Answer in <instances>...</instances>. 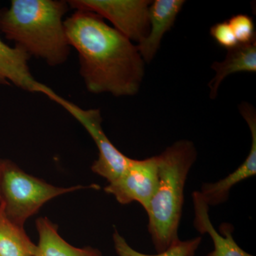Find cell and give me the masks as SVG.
Returning a JSON list of instances; mask_svg holds the SVG:
<instances>
[{
    "label": "cell",
    "mask_w": 256,
    "mask_h": 256,
    "mask_svg": "<svg viewBox=\"0 0 256 256\" xmlns=\"http://www.w3.org/2000/svg\"><path fill=\"white\" fill-rule=\"evenodd\" d=\"M70 47L78 54L80 74L89 92L116 97L136 95L144 76L137 45L99 15L76 10L64 20Z\"/></svg>",
    "instance_id": "1"
},
{
    "label": "cell",
    "mask_w": 256,
    "mask_h": 256,
    "mask_svg": "<svg viewBox=\"0 0 256 256\" xmlns=\"http://www.w3.org/2000/svg\"><path fill=\"white\" fill-rule=\"evenodd\" d=\"M68 9L64 0H12L0 10V32L30 57L57 66L70 54L64 20Z\"/></svg>",
    "instance_id": "2"
},
{
    "label": "cell",
    "mask_w": 256,
    "mask_h": 256,
    "mask_svg": "<svg viewBox=\"0 0 256 256\" xmlns=\"http://www.w3.org/2000/svg\"><path fill=\"white\" fill-rule=\"evenodd\" d=\"M197 158L192 141L182 140L158 156V188L146 212L148 230L158 254L178 240L184 188L188 172Z\"/></svg>",
    "instance_id": "3"
},
{
    "label": "cell",
    "mask_w": 256,
    "mask_h": 256,
    "mask_svg": "<svg viewBox=\"0 0 256 256\" xmlns=\"http://www.w3.org/2000/svg\"><path fill=\"white\" fill-rule=\"evenodd\" d=\"M97 185L60 188L24 172L18 164L0 159V203L12 222L20 226L36 214L45 204L56 197Z\"/></svg>",
    "instance_id": "4"
},
{
    "label": "cell",
    "mask_w": 256,
    "mask_h": 256,
    "mask_svg": "<svg viewBox=\"0 0 256 256\" xmlns=\"http://www.w3.org/2000/svg\"><path fill=\"white\" fill-rule=\"evenodd\" d=\"M68 6L109 20L114 28L131 42L140 43L150 31L149 0H70Z\"/></svg>",
    "instance_id": "5"
},
{
    "label": "cell",
    "mask_w": 256,
    "mask_h": 256,
    "mask_svg": "<svg viewBox=\"0 0 256 256\" xmlns=\"http://www.w3.org/2000/svg\"><path fill=\"white\" fill-rule=\"evenodd\" d=\"M56 104L66 109L85 128L98 150V158L92 163V170L105 178L108 183L118 178L130 164L131 158L124 156L110 142L102 128V117L98 109L80 108L78 106L58 96Z\"/></svg>",
    "instance_id": "6"
},
{
    "label": "cell",
    "mask_w": 256,
    "mask_h": 256,
    "mask_svg": "<svg viewBox=\"0 0 256 256\" xmlns=\"http://www.w3.org/2000/svg\"><path fill=\"white\" fill-rule=\"evenodd\" d=\"M158 156L146 159L131 160L126 172L104 188L121 204L139 203L146 210L158 188Z\"/></svg>",
    "instance_id": "7"
},
{
    "label": "cell",
    "mask_w": 256,
    "mask_h": 256,
    "mask_svg": "<svg viewBox=\"0 0 256 256\" xmlns=\"http://www.w3.org/2000/svg\"><path fill=\"white\" fill-rule=\"evenodd\" d=\"M239 111L252 132V148L246 159L235 171L223 180L213 183H204L200 192L208 206H217L228 200L230 190L237 184L256 174V112L254 106L242 102Z\"/></svg>",
    "instance_id": "8"
},
{
    "label": "cell",
    "mask_w": 256,
    "mask_h": 256,
    "mask_svg": "<svg viewBox=\"0 0 256 256\" xmlns=\"http://www.w3.org/2000/svg\"><path fill=\"white\" fill-rule=\"evenodd\" d=\"M30 58L21 48L8 46L0 38V84H14L24 90L40 92L50 98L56 92L34 78L28 67Z\"/></svg>",
    "instance_id": "9"
},
{
    "label": "cell",
    "mask_w": 256,
    "mask_h": 256,
    "mask_svg": "<svg viewBox=\"0 0 256 256\" xmlns=\"http://www.w3.org/2000/svg\"><path fill=\"white\" fill-rule=\"evenodd\" d=\"M184 0H156L149 8L150 31L137 46L144 63H150L159 50L165 34L174 26Z\"/></svg>",
    "instance_id": "10"
},
{
    "label": "cell",
    "mask_w": 256,
    "mask_h": 256,
    "mask_svg": "<svg viewBox=\"0 0 256 256\" xmlns=\"http://www.w3.org/2000/svg\"><path fill=\"white\" fill-rule=\"evenodd\" d=\"M193 197L194 208V226L200 234L210 236L214 244V250L206 256H254L242 250L233 237L234 228L230 224L224 223L216 230L210 222V206L204 200L200 192H194Z\"/></svg>",
    "instance_id": "11"
},
{
    "label": "cell",
    "mask_w": 256,
    "mask_h": 256,
    "mask_svg": "<svg viewBox=\"0 0 256 256\" xmlns=\"http://www.w3.org/2000/svg\"><path fill=\"white\" fill-rule=\"evenodd\" d=\"M215 76L208 82L210 98L214 100L218 95L222 82L230 74L240 72H256V41L249 44H238L227 52L225 60L215 62L212 65Z\"/></svg>",
    "instance_id": "12"
},
{
    "label": "cell",
    "mask_w": 256,
    "mask_h": 256,
    "mask_svg": "<svg viewBox=\"0 0 256 256\" xmlns=\"http://www.w3.org/2000/svg\"><path fill=\"white\" fill-rule=\"evenodd\" d=\"M36 227L38 242L34 256H104L96 248L74 247L62 236L58 226L46 217L37 218Z\"/></svg>",
    "instance_id": "13"
},
{
    "label": "cell",
    "mask_w": 256,
    "mask_h": 256,
    "mask_svg": "<svg viewBox=\"0 0 256 256\" xmlns=\"http://www.w3.org/2000/svg\"><path fill=\"white\" fill-rule=\"evenodd\" d=\"M36 248L24 227L12 222L0 203V256H34Z\"/></svg>",
    "instance_id": "14"
},
{
    "label": "cell",
    "mask_w": 256,
    "mask_h": 256,
    "mask_svg": "<svg viewBox=\"0 0 256 256\" xmlns=\"http://www.w3.org/2000/svg\"><path fill=\"white\" fill-rule=\"evenodd\" d=\"M112 239L114 250L118 256H194L202 240L201 237L188 240L178 239L164 252L156 254V255H148L132 248L116 229L112 235Z\"/></svg>",
    "instance_id": "15"
},
{
    "label": "cell",
    "mask_w": 256,
    "mask_h": 256,
    "mask_svg": "<svg viewBox=\"0 0 256 256\" xmlns=\"http://www.w3.org/2000/svg\"><path fill=\"white\" fill-rule=\"evenodd\" d=\"M228 22L238 44L256 41L255 25L252 16L244 14L234 15Z\"/></svg>",
    "instance_id": "16"
},
{
    "label": "cell",
    "mask_w": 256,
    "mask_h": 256,
    "mask_svg": "<svg viewBox=\"0 0 256 256\" xmlns=\"http://www.w3.org/2000/svg\"><path fill=\"white\" fill-rule=\"evenodd\" d=\"M210 34L218 45L227 50L234 48L238 44L228 21L214 24L210 28Z\"/></svg>",
    "instance_id": "17"
}]
</instances>
